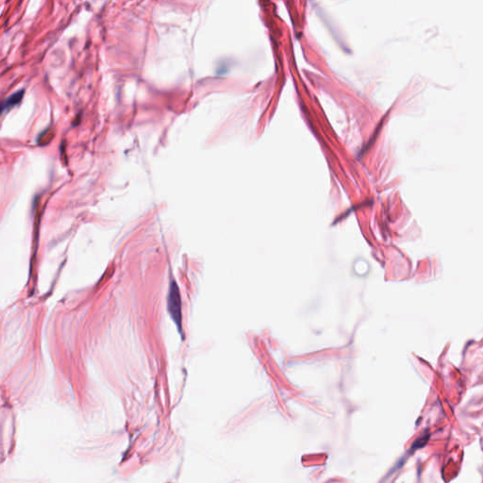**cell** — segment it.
<instances>
[{
    "instance_id": "obj_1",
    "label": "cell",
    "mask_w": 483,
    "mask_h": 483,
    "mask_svg": "<svg viewBox=\"0 0 483 483\" xmlns=\"http://www.w3.org/2000/svg\"><path fill=\"white\" fill-rule=\"evenodd\" d=\"M167 310L172 317L179 333L183 335L182 328V313H181V298L179 289L175 280L171 281L168 296H167Z\"/></svg>"
},
{
    "instance_id": "obj_2",
    "label": "cell",
    "mask_w": 483,
    "mask_h": 483,
    "mask_svg": "<svg viewBox=\"0 0 483 483\" xmlns=\"http://www.w3.org/2000/svg\"><path fill=\"white\" fill-rule=\"evenodd\" d=\"M23 96H24V90H21L20 92H18L16 94L13 95L12 97H10L6 100V102L4 103V105H3V111H5V110H9L11 107H14V106H16V104L19 103V102L21 101V99H22Z\"/></svg>"
},
{
    "instance_id": "obj_3",
    "label": "cell",
    "mask_w": 483,
    "mask_h": 483,
    "mask_svg": "<svg viewBox=\"0 0 483 483\" xmlns=\"http://www.w3.org/2000/svg\"><path fill=\"white\" fill-rule=\"evenodd\" d=\"M429 439H430V434H425V435H423L422 437H420L419 439H417V440H416V442H415L414 445H413V449H414H414L416 450V449H422V448H424V447L428 444Z\"/></svg>"
}]
</instances>
